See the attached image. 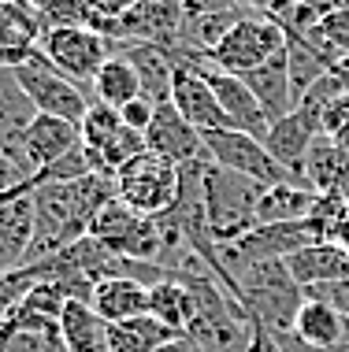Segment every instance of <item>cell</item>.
Segmentation results:
<instances>
[{"label":"cell","mask_w":349,"mask_h":352,"mask_svg":"<svg viewBox=\"0 0 349 352\" xmlns=\"http://www.w3.org/2000/svg\"><path fill=\"white\" fill-rule=\"evenodd\" d=\"M316 34L324 37V45L338 56V63L349 60V8H346V12H335V15L319 19Z\"/></svg>","instance_id":"cell-31"},{"label":"cell","mask_w":349,"mask_h":352,"mask_svg":"<svg viewBox=\"0 0 349 352\" xmlns=\"http://www.w3.org/2000/svg\"><path fill=\"white\" fill-rule=\"evenodd\" d=\"M37 108L30 104V97L23 93L15 71L12 67H0V119H12V122H34Z\"/></svg>","instance_id":"cell-29"},{"label":"cell","mask_w":349,"mask_h":352,"mask_svg":"<svg viewBox=\"0 0 349 352\" xmlns=\"http://www.w3.org/2000/svg\"><path fill=\"white\" fill-rule=\"evenodd\" d=\"M249 352H286L282 349V341L271 334L268 327H260L257 319H253V338H249Z\"/></svg>","instance_id":"cell-36"},{"label":"cell","mask_w":349,"mask_h":352,"mask_svg":"<svg viewBox=\"0 0 349 352\" xmlns=\"http://www.w3.org/2000/svg\"><path fill=\"white\" fill-rule=\"evenodd\" d=\"M86 4L93 8V12L108 15V19H119L123 12H127V0H86Z\"/></svg>","instance_id":"cell-38"},{"label":"cell","mask_w":349,"mask_h":352,"mask_svg":"<svg viewBox=\"0 0 349 352\" xmlns=\"http://www.w3.org/2000/svg\"><path fill=\"white\" fill-rule=\"evenodd\" d=\"M0 352H67L60 338V322L34 316L23 304L15 308V316L0 327Z\"/></svg>","instance_id":"cell-17"},{"label":"cell","mask_w":349,"mask_h":352,"mask_svg":"<svg viewBox=\"0 0 349 352\" xmlns=\"http://www.w3.org/2000/svg\"><path fill=\"white\" fill-rule=\"evenodd\" d=\"M60 338L67 352H108V322L86 300H67L60 316Z\"/></svg>","instance_id":"cell-21"},{"label":"cell","mask_w":349,"mask_h":352,"mask_svg":"<svg viewBox=\"0 0 349 352\" xmlns=\"http://www.w3.org/2000/svg\"><path fill=\"white\" fill-rule=\"evenodd\" d=\"M245 8H249V12H260V15H275L282 8V0H245Z\"/></svg>","instance_id":"cell-39"},{"label":"cell","mask_w":349,"mask_h":352,"mask_svg":"<svg viewBox=\"0 0 349 352\" xmlns=\"http://www.w3.org/2000/svg\"><path fill=\"white\" fill-rule=\"evenodd\" d=\"M93 100L108 104V108H127L130 100L141 97V82H138V71L134 63L127 60L123 52H116L112 60L105 63V67L97 71V78H93Z\"/></svg>","instance_id":"cell-25"},{"label":"cell","mask_w":349,"mask_h":352,"mask_svg":"<svg viewBox=\"0 0 349 352\" xmlns=\"http://www.w3.org/2000/svg\"><path fill=\"white\" fill-rule=\"evenodd\" d=\"M319 241L313 234V226H308V219H301V223H268V226H257V230H249L242 237V241L227 245V249H220L223 256V267L234 271L238 267H249V263H268V260H286V256H294L297 249H305V245ZM238 285V282H234Z\"/></svg>","instance_id":"cell-8"},{"label":"cell","mask_w":349,"mask_h":352,"mask_svg":"<svg viewBox=\"0 0 349 352\" xmlns=\"http://www.w3.org/2000/svg\"><path fill=\"white\" fill-rule=\"evenodd\" d=\"M260 193H264L260 182L223 170L209 160V167H204V226H209L215 249H227V245L242 241L249 230L260 226L257 219Z\"/></svg>","instance_id":"cell-2"},{"label":"cell","mask_w":349,"mask_h":352,"mask_svg":"<svg viewBox=\"0 0 349 352\" xmlns=\"http://www.w3.org/2000/svg\"><path fill=\"white\" fill-rule=\"evenodd\" d=\"M141 219H145V215H138L134 208L123 204L119 197H116V201H108L97 215H93L86 237H93V241H101L105 249H112L116 256H123V252H127V245H130V237L138 234Z\"/></svg>","instance_id":"cell-26"},{"label":"cell","mask_w":349,"mask_h":352,"mask_svg":"<svg viewBox=\"0 0 349 352\" xmlns=\"http://www.w3.org/2000/svg\"><path fill=\"white\" fill-rule=\"evenodd\" d=\"M156 108H160V104H153L149 97H138V100H130L127 108H119V119H123V126H127V130L145 134L149 122H153V116H156Z\"/></svg>","instance_id":"cell-34"},{"label":"cell","mask_w":349,"mask_h":352,"mask_svg":"<svg viewBox=\"0 0 349 352\" xmlns=\"http://www.w3.org/2000/svg\"><path fill=\"white\" fill-rule=\"evenodd\" d=\"M15 78L23 85V93L30 97V104L37 108V116H56L67 122H82V116L89 111V89L74 85L71 78H63L60 71L45 60V52L37 49L23 67H15Z\"/></svg>","instance_id":"cell-6"},{"label":"cell","mask_w":349,"mask_h":352,"mask_svg":"<svg viewBox=\"0 0 349 352\" xmlns=\"http://www.w3.org/2000/svg\"><path fill=\"white\" fill-rule=\"evenodd\" d=\"M74 148H82L78 122L56 119V116H34V122L26 126V152H30L34 170L56 164V160H63Z\"/></svg>","instance_id":"cell-16"},{"label":"cell","mask_w":349,"mask_h":352,"mask_svg":"<svg viewBox=\"0 0 349 352\" xmlns=\"http://www.w3.org/2000/svg\"><path fill=\"white\" fill-rule=\"evenodd\" d=\"M316 138H319V119L294 108L286 119L271 122L264 145H268L271 156H275V164L301 186V164H305V156H308V148H313Z\"/></svg>","instance_id":"cell-12"},{"label":"cell","mask_w":349,"mask_h":352,"mask_svg":"<svg viewBox=\"0 0 349 352\" xmlns=\"http://www.w3.org/2000/svg\"><path fill=\"white\" fill-rule=\"evenodd\" d=\"M156 352H197V349H193L186 338H175V341H167V345H160Z\"/></svg>","instance_id":"cell-40"},{"label":"cell","mask_w":349,"mask_h":352,"mask_svg":"<svg viewBox=\"0 0 349 352\" xmlns=\"http://www.w3.org/2000/svg\"><path fill=\"white\" fill-rule=\"evenodd\" d=\"M145 148L156 152L160 160H167V164H175V167H186V164H193V160H209L201 130H193L190 122L178 116L171 100L156 108V116L145 130Z\"/></svg>","instance_id":"cell-10"},{"label":"cell","mask_w":349,"mask_h":352,"mask_svg":"<svg viewBox=\"0 0 349 352\" xmlns=\"http://www.w3.org/2000/svg\"><path fill=\"white\" fill-rule=\"evenodd\" d=\"M182 4H186V0H182Z\"/></svg>","instance_id":"cell-43"},{"label":"cell","mask_w":349,"mask_h":352,"mask_svg":"<svg viewBox=\"0 0 349 352\" xmlns=\"http://www.w3.org/2000/svg\"><path fill=\"white\" fill-rule=\"evenodd\" d=\"M149 316L160 319L171 334L186 338L190 322L197 319V300H193L190 285L178 278V274H167L156 285H149Z\"/></svg>","instance_id":"cell-20"},{"label":"cell","mask_w":349,"mask_h":352,"mask_svg":"<svg viewBox=\"0 0 349 352\" xmlns=\"http://www.w3.org/2000/svg\"><path fill=\"white\" fill-rule=\"evenodd\" d=\"M282 49H286V30H282L271 15L253 12V15L238 19L209 52H197V56H201L209 67L242 78V74L264 67V63H268L271 56H279Z\"/></svg>","instance_id":"cell-3"},{"label":"cell","mask_w":349,"mask_h":352,"mask_svg":"<svg viewBox=\"0 0 349 352\" xmlns=\"http://www.w3.org/2000/svg\"><path fill=\"white\" fill-rule=\"evenodd\" d=\"M319 352H349V334L338 341V345H331V349H319Z\"/></svg>","instance_id":"cell-41"},{"label":"cell","mask_w":349,"mask_h":352,"mask_svg":"<svg viewBox=\"0 0 349 352\" xmlns=\"http://www.w3.org/2000/svg\"><path fill=\"white\" fill-rule=\"evenodd\" d=\"M234 282H238V304L249 311V319L268 327L279 341L294 338V319H297V308L305 304V289L290 278L286 260L238 267Z\"/></svg>","instance_id":"cell-1"},{"label":"cell","mask_w":349,"mask_h":352,"mask_svg":"<svg viewBox=\"0 0 349 352\" xmlns=\"http://www.w3.org/2000/svg\"><path fill=\"white\" fill-rule=\"evenodd\" d=\"M171 104L175 111L190 122L193 130H231L227 111L220 108L212 85L204 82V74H197L186 63H175V78H171Z\"/></svg>","instance_id":"cell-11"},{"label":"cell","mask_w":349,"mask_h":352,"mask_svg":"<svg viewBox=\"0 0 349 352\" xmlns=\"http://www.w3.org/2000/svg\"><path fill=\"white\" fill-rule=\"evenodd\" d=\"M294 338L305 349L319 352V349H331L346 338V322L331 304L305 297V304L297 308V319H294Z\"/></svg>","instance_id":"cell-23"},{"label":"cell","mask_w":349,"mask_h":352,"mask_svg":"<svg viewBox=\"0 0 349 352\" xmlns=\"http://www.w3.org/2000/svg\"><path fill=\"white\" fill-rule=\"evenodd\" d=\"M186 15H220V12H238L245 0H186Z\"/></svg>","instance_id":"cell-35"},{"label":"cell","mask_w":349,"mask_h":352,"mask_svg":"<svg viewBox=\"0 0 349 352\" xmlns=\"http://www.w3.org/2000/svg\"><path fill=\"white\" fill-rule=\"evenodd\" d=\"M78 130H82V145H86L89 152H101V148H105L108 141L123 130V119H119L116 108L93 100L89 111H86V116H82V122H78Z\"/></svg>","instance_id":"cell-28"},{"label":"cell","mask_w":349,"mask_h":352,"mask_svg":"<svg viewBox=\"0 0 349 352\" xmlns=\"http://www.w3.org/2000/svg\"><path fill=\"white\" fill-rule=\"evenodd\" d=\"M175 338L178 334H171L164 322L145 311V316H138V319L112 322L108 327V352H156L160 345H167V341H175Z\"/></svg>","instance_id":"cell-27"},{"label":"cell","mask_w":349,"mask_h":352,"mask_svg":"<svg viewBox=\"0 0 349 352\" xmlns=\"http://www.w3.org/2000/svg\"><path fill=\"white\" fill-rule=\"evenodd\" d=\"M286 271L301 289L313 285H331L349 278V252L338 241H313L294 256H286Z\"/></svg>","instance_id":"cell-14"},{"label":"cell","mask_w":349,"mask_h":352,"mask_svg":"<svg viewBox=\"0 0 349 352\" xmlns=\"http://www.w3.org/2000/svg\"><path fill=\"white\" fill-rule=\"evenodd\" d=\"M41 52L63 78L82 89H93V78L116 56V41L89 26H52L41 37Z\"/></svg>","instance_id":"cell-4"},{"label":"cell","mask_w":349,"mask_h":352,"mask_svg":"<svg viewBox=\"0 0 349 352\" xmlns=\"http://www.w3.org/2000/svg\"><path fill=\"white\" fill-rule=\"evenodd\" d=\"M178 63H186V67H193L197 74H204V82L212 85V93H215V100H220V108L227 111V119H231V130H242V134H253V138H268V130H271V122L268 116H264V108H260V100L249 93V85H245L238 74H227V71H215L209 67V63L201 60L197 52L190 56H182Z\"/></svg>","instance_id":"cell-9"},{"label":"cell","mask_w":349,"mask_h":352,"mask_svg":"<svg viewBox=\"0 0 349 352\" xmlns=\"http://www.w3.org/2000/svg\"><path fill=\"white\" fill-rule=\"evenodd\" d=\"M116 52H123L134 63L138 82H141V97H149L153 104L171 100V78H175L171 52L160 49V45H123V41H116Z\"/></svg>","instance_id":"cell-19"},{"label":"cell","mask_w":349,"mask_h":352,"mask_svg":"<svg viewBox=\"0 0 349 352\" xmlns=\"http://www.w3.org/2000/svg\"><path fill=\"white\" fill-rule=\"evenodd\" d=\"M30 285H34V278H30V274H26L23 267L0 278V327H4V322L15 316V308L23 304L26 293H30Z\"/></svg>","instance_id":"cell-32"},{"label":"cell","mask_w":349,"mask_h":352,"mask_svg":"<svg viewBox=\"0 0 349 352\" xmlns=\"http://www.w3.org/2000/svg\"><path fill=\"white\" fill-rule=\"evenodd\" d=\"M201 141H204L209 160L223 170L245 175V178H253V182H260V186L294 182V178L275 164V156L268 152V145H264L260 138H253V134H242V130H204Z\"/></svg>","instance_id":"cell-7"},{"label":"cell","mask_w":349,"mask_h":352,"mask_svg":"<svg viewBox=\"0 0 349 352\" xmlns=\"http://www.w3.org/2000/svg\"><path fill=\"white\" fill-rule=\"evenodd\" d=\"M67 300H71V297L63 293V285H56V282H34L30 293L23 297V308L34 311V316H45V319L60 322L63 308H67Z\"/></svg>","instance_id":"cell-30"},{"label":"cell","mask_w":349,"mask_h":352,"mask_svg":"<svg viewBox=\"0 0 349 352\" xmlns=\"http://www.w3.org/2000/svg\"><path fill=\"white\" fill-rule=\"evenodd\" d=\"M313 204H316V193L308 186H297V182L264 186L260 204H257V219H260V226H268V223H301V219H308Z\"/></svg>","instance_id":"cell-24"},{"label":"cell","mask_w":349,"mask_h":352,"mask_svg":"<svg viewBox=\"0 0 349 352\" xmlns=\"http://www.w3.org/2000/svg\"><path fill=\"white\" fill-rule=\"evenodd\" d=\"M346 164H349V148L335 145L331 138L319 134L313 141V148H308L305 164H301V186H308L313 193H338Z\"/></svg>","instance_id":"cell-22"},{"label":"cell","mask_w":349,"mask_h":352,"mask_svg":"<svg viewBox=\"0 0 349 352\" xmlns=\"http://www.w3.org/2000/svg\"><path fill=\"white\" fill-rule=\"evenodd\" d=\"M23 186V175L15 170V164L0 152V197H8V193H15V189Z\"/></svg>","instance_id":"cell-37"},{"label":"cell","mask_w":349,"mask_h":352,"mask_svg":"<svg viewBox=\"0 0 349 352\" xmlns=\"http://www.w3.org/2000/svg\"><path fill=\"white\" fill-rule=\"evenodd\" d=\"M89 308L108 322H127L149 311V285H141L138 278H101L93 285Z\"/></svg>","instance_id":"cell-18"},{"label":"cell","mask_w":349,"mask_h":352,"mask_svg":"<svg viewBox=\"0 0 349 352\" xmlns=\"http://www.w3.org/2000/svg\"><path fill=\"white\" fill-rule=\"evenodd\" d=\"M242 82L249 85V93L260 100V108H264V116H268V122L286 119L290 111L297 108V93H294V82H290L286 49H282L279 56H271L264 67L242 74Z\"/></svg>","instance_id":"cell-15"},{"label":"cell","mask_w":349,"mask_h":352,"mask_svg":"<svg viewBox=\"0 0 349 352\" xmlns=\"http://www.w3.org/2000/svg\"><path fill=\"white\" fill-rule=\"evenodd\" d=\"M319 134L331 138L335 145L349 148V93H346V97H338V100L327 104L324 122H319Z\"/></svg>","instance_id":"cell-33"},{"label":"cell","mask_w":349,"mask_h":352,"mask_svg":"<svg viewBox=\"0 0 349 352\" xmlns=\"http://www.w3.org/2000/svg\"><path fill=\"white\" fill-rule=\"evenodd\" d=\"M45 23L30 4H0V67H23L41 49Z\"/></svg>","instance_id":"cell-13"},{"label":"cell","mask_w":349,"mask_h":352,"mask_svg":"<svg viewBox=\"0 0 349 352\" xmlns=\"http://www.w3.org/2000/svg\"><path fill=\"white\" fill-rule=\"evenodd\" d=\"M178 182H182L178 167L145 148L116 175V193L138 215H164L178 201Z\"/></svg>","instance_id":"cell-5"},{"label":"cell","mask_w":349,"mask_h":352,"mask_svg":"<svg viewBox=\"0 0 349 352\" xmlns=\"http://www.w3.org/2000/svg\"><path fill=\"white\" fill-rule=\"evenodd\" d=\"M290 4H301V0H282V8H290ZM282 8H279V12H282Z\"/></svg>","instance_id":"cell-42"}]
</instances>
